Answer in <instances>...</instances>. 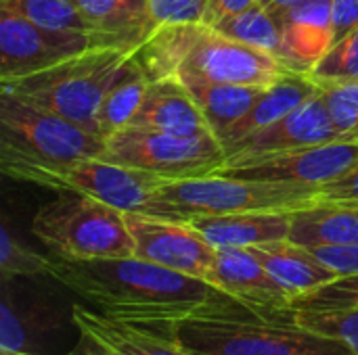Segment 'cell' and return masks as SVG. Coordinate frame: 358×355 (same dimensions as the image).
Returning a JSON list of instances; mask_svg holds the SVG:
<instances>
[{"label":"cell","mask_w":358,"mask_h":355,"mask_svg":"<svg viewBox=\"0 0 358 355\" xmlns=\"http://www.w3.org/2000/svg\"><path fill=\"white\" fill-rule=\"evenodd\" d=\"M50 278L84 305L117 320L159 328L222 297L206 280L178 274L138 257L63 259L52 255Z\"/></svg>","instance_id":"1"},{"label":"cell","mask_w":358,"mask_h":355,"mask_svg":"<svg viewBox=\"0 0 358 355\" xmlns=\"http://www.w3.org/2000/svg\"><path fill=\"white\" fill-rule=\"evenodd\" d=\"M157 331L191 355H355L346 345L304 328L296 310H262L222 297Z\"/></svg>","instance_id":"2"},{"label":"cell","mask_w":358,"mask_h":355,"mask_svg":"<svg viewBox=\"0 0 358 355\" xmlns=\"http://www.w3.org/2000/svg\"><path fill=\"white\" fill-rule=\"evenodd\" d=\"M132 50L96 46L44 71L0 82V92L57 113L96 132V111L109 88L124 75Z\"/></svg>","instance_id":"3"},{"label":"cell","mask_w":358,"mask_h":355,"mask_svg":"<svg viewBox=\"0 0 358 355\" xmlns=\"http://www.w3.org/2000/svg\"><path fill=\"white\" fill-rule=\"evenodd\" d=\"M319 199V188L241 180L222 174L166 180L153 195L147 216L187 222L197 216L248 211H294Z\"/></svg>","instance_id":"4"},{"label":"cell","mask_w":358,"mask_h":355,"mask_svg":"<svg viewBox=\"0 0 358 355\" xmlns=\"http://www.w3.org/2000/svg\"><path fill=\"white\" fill-rule=\"evenodd\" d=\"M34 236L63 259L132 257L134 241L126 213L96 199L61 192L42 205L31 220Z\"/></svg>","instance_id":"5"},{"label":"cell","mask_w":358,"mask_h":355,"mask_svg":"<svg viewBox=\"0 0 358 355\" xmlns=\"http://www.w3.org/2000/svg\"><path fill=\"white\" fill-rule=\"evenodd\" d=\"M105 138L57 113L2 92L0 167H63L80 159L103 157Z\"/></svg>","instance_id":"6"},{"label":"cell","mask_w":358,"mask_h":355,"mask_svg":"<svg viewBox=\"0 0 358 355\" xmlns=\"http://www.w3.org/2000/svg\"><path fill=\"white\" fill-rule=\"evenodd\" d=\"M2 172L21 182L96 199L124 213H147L155 190L166 182L155 174L113 163L105 157H88L63 167L13 165Z\"/></svg>","instance_id":"7"},{"label":"cell","mask_w":358,"mask_h":355,"mask_svg":"<svg viewBox=\"0 0 358 355\" xmlns=\"http://www.w3.org/2000/svg\"><path fill=\"white\" fill-rule=\"evenodd\" d=\"M103 157L164 180L212 176L227 163V153L214 134L176 136L138 126H128L109 136Z\"/></svg>","instance_id":"8"},{"label":"cell","mask_w":358,"mask_h":355,"mask_svg":"<svg viewBox=\"0 0 358 355\" xmlns=\"http://www.w3.org/2000/svg\"><path fill=\"white\" fill-rule=\"evenodd\" d=\"M357 165L358 140H334L281 153L227 159L216 174L241 180L323 188L350 174Z\"/></svg>","instance_id":"9"},{"label":"cell","mask_w":358,"mask_h":355,"mask_svg":"<svg viewBox=\"0 0 358 355\" xmlns=\"http://www.w3.org/2000/svg\"><path fill=\"white\" fill-rule=\"evenodd\" d=\"M285 73L287 69L275 54L203 25L193 50L178 71V77L210 84L271 88Z\"/></svg>","instance_id":"10"},{"label":"cell","mask_w":358,"mask_h":355,"mask_svg":"<svg viewBox=\"0 0 358 355\" xmlns=\"http://www.w3.org/2000/svg\"><path fill=\"white\" fill-rule=\"evenodd\" d=\"M103 46L94 36L52 31L0 8V82L44 71L88 48Z\"/></svg>","instance_id":"11"},{"label":"cell","mask_w":358,"mask_h":355,"mask_svg":"<svg viewBox=\"0 0 358 355\" xmlns=\"http://www.w3.org/2000/svg\"><path fill=\"white\" fill-rule=\"evenodd\" d=\"M128 230L134 241V257L210 282L216 249L187 222L126 213Z\"/></svg>","instance_id":"12"},{"label":"cell","mask_w":358,"mask_h":355,"mask_svg":"<svg viewBox=\"0 0 358 355\" xmlns=\"http://www.w3.org/2000/svg\"><path fill=\"white\" fill-rule=\"evenodd\" d=\"M73 324V305L52 295L17 289V280H2L0 352L42 355L40 347L55 341Z\"/></svg>","instance_id":"13"},{"label":"cell","mask_w":358,"mask_h":355,"mask_svg":"<svg viewBox=\"0 0 358 355\" xmlns=\"http://www.w3.org/2000/svg\"><path fill=\"white\" fill-rule=\"evenodd\" d=\"M334 140H346V138H342V134L336 130L323 92L319 88L310 98H306L292 113L229 144L224 153L227 159H239V157H256V155L281 153L302 146H315Z\"/></svg>","instance_id":"14"},{"label":"cell","mask_w":358,"mask_h":355,"mask_svg":"<svg viewBox=\"0 0 358 355\" xmlns=\"http://www.w3.org/2000/svg\"><path fill=\"white\" fill-rule=\"evenodd\" d=\"M73 324L82 341L105 355H191L157 328L109 318L82 303H73Z\"/></svg>","instance_id":"15"},{"label":"cell","mask_w":358,"mask_h":355,"mask_svg":"<svg viewBox=\"0 0 358 355\" xmlns=\"http://www.w3.org/2000/svg\"><path fill=\"white\" fill-rule=\"evenodd\" d=\"M279 61L287 71L308 75L334 44L331 0H302L279 19Z\"/></svg>","instance_id":"16"},{"label":"cell","mask_w":358,"mask_h":355,"mask_svg":"<svg viewBox=\"0 0 358 355\" xmlns=\"http://www.w3.org/2000/svg\"><path fill=\"white\" fill-rule=\"evenodd\" d=\"M210 285L252 308H292L289 295L275 282L252 249H216Z\"/></svg>","instance_id":"17"},{"label":"cell","mask_w":358,"mask_h":355,"mask_svg":"<svg viewBox=\"0 0 358 355\" xmlns=\"http://www.w3.org/2000/svg\"><path fill=\"white\" fill-rule=\"evenodd\" d=\"M130 126L151 128L176 136L212 134L197 100L178 75L149 82L145 100Z\"/></svg>","instance_id":"18"},{"label":"cell","mask_w":358,"mask_h":355,"mask_svg":"<svg viewBox=\"0 0 358 355\" xmlns=\"http://www.w3.org/2000/svg\"><path fill=\"white\" fill-rule=\"evenodd\" d=\"M214 249H250L289 239L292 211H248L187 220Z\"/></svg>","instance_id":"19"},{"label":"cell","mask_w":358,"mask_h":355,"mask_svg":"<svg viewBox=\"0 0 358 355\" xmlns=\"http://www.w3.org/2000/svg\"><path fill=\"white\" fill-rule=\"evenodd\" d=\"M250 249L258 255V259L262 262L266 272L275 278V282L289 295L292 303L298 297L308 295L310 291L338 278L327 266H323L313 255L310 249L296 245L289 239L250 247Z\"/></svg>","instance_id":"20"},{"label":"cell","mask_w":358,"mask_h":355,"mask_svg":"<svg viewBox=\"0 0 358 355\" xmlns=\"http://www.w3.org/2000/svg\"><path fill=\"white\" fill-rule=\"evenodd\" d=\"M289 241L306 249L358 243V205L315 201L292 211Z\"/></svg>","instance_id":"21"},{"label":"cell","mask_w":358,"mask_h":355,"mask_svg":"<svg viewBox=\"0 0 358 355\" xmlns=\"http://www.w3.org/2000/svg\"><path fill=\"white\" fill-rule=\"evenodd\" d=\"M107 46L134 50L149 36L147 0H76Z\"/></svg>","instance_id":"22"},{"label":"cell","mask_w":358,"mask_h":355,"mask_svg":"<svg viewBox=\"0 0 358 355\" xmlns=\"http://www.w3.org/2000/svg\"><path fill=\"white\" fill-rule=\"evenodd\" d=\"M317 90H319V86L308 75L287 71L279 82H275L271 88H266L262 92V96L256 100V105L252 107V111L220 138L222 149L241 140L248 134H254V132L279 121L281 117L292 113L296 107H300L306 98H310Z\"/></svg>","instance_id":"23"},{"label":"cell","mask_w":358,"mask_h":355,"mask_svg":"<svg viewBox=\"0 0 358 355\" xmlns=\"http://www.w3.org/2000/svg\"><path fill=\"white\" fill-rule=\"evenodd\" d=\"M201 27L203 23L162 25L132 50V59L149 82L178 75L201 33Z\"/></svg>","instance_id":"24"},{"label":"cell","mask_w":358,"mask_h":355,"mask_svg":"<svg viewBox=\"0 0 358 355\" xmlns=\"http://www.w3.org/2000/svg\"><path fill=\"white\" fill-rule=\"evenodd\" d=\"M182 80V77H180ZM197 100L212 134L220 140L237 121H241L266 88L210 84L201 80H182Z\"/></svg>","instance_id":"25"},{"label":"cell","mask_w":358,"mask_h":355,"mask_svg":"<svg viewBox=\"0 0 358 355\" xmlns=\"http://www.w3.org/2000/svg\"><path fill=\"white\" fill-rule=\"evenodd\" d=\"M147 86H149L147 75L132 59L124 75L103 96L101 107L96 111V134L101 138L107 140L109 136L132 123L145 100Z\"/></svg>","instance_id":"26"},{"label":"cell","mask_w":358,"mask_h":355,"mask_svg":"<svg viewBox=\"0 0 358 355\" xmlns=\"http://www.w3.org/2000/svg\"><path fill=\"white\" fill-rule=\"evenodd\" d=\"M0 8H8L44 29L94 36L103 46H107L86 21L76 0H0Z\"/></svg>","instance_id":"27"},{"label":"cell","mask_w":358,"mask_h":355,"mask_svg":"<svg viewBox=\"0 0 358 355\" xmlns=\"http://www.w3.org/2000/svg\"><path fill=\"white\" fill-rule=\"evenodd\" d=\"M220 33L245 42L250 46H256L260 50H266L275 56H279L281 50V29L279 21L273 17V13L258 0L245 10L220 21L214 25Z\"/></svg>","instance_id":"28"},{"label":"cell","mask_w":358,"mask_h":355,"mask_svg":"<svg viewBox=\"0 0 358 355\" xmlns=\"http://www.w3.org/2000/svg\"><path fill=\"white\" fill-rule=\"evenodd\" d=\"M52 255H40L27 249L2 222L0 226V276L2 280L10 278H50Z\"/></svg>","instance_id":"29"},{"label":"cell","mask_w":358,"mask_h":355,"mask_svg":"<svg viewBox=\"0 0 358 355\" xmlns=\"http://www.w3.org/2000/svg\"><path fill=\"white\" fill-rule=\"evenodd\" d=\"M329 117L346 140H358V80L319 84Z\"/></svg>","instance_id":"30"},{"label":"cell","mask_w":358,"mask_h":355,"mask_svg":"<svg viewBox=\"0 0 358 355\" xmlns=\"http://www.w3.org/2000/svg\"><path fill=\"white\" fill-rule=\"evenodd\" d=\"M296 318L304 328L336 339L342 345H346L352 354L358 355V310H334V312L296 310Z\"/></svg>","instance_id":"31"},{"label":"cell","mask_w":358,"mask_h":355,"mask_svg":"<svg viewBox=\"0 0 358 355\" xmlns=\"http://www.w3.org/2000/svg\"><path fill=\"white\" fill-rule=\"evenodd\" d=\"M308 77L317 86L329 82L358 80V27L327 50V54L315 65Z\"/></svg>","instance_id":"32"},{"label":"cell","mask_w":358,"mask_h":355,"mask_svg":"<svg viewBox=\"0 0 358 355\" xmlns=\"http://www.w3.org/2000/svg\"><path fill=\"white\" fill-rule=\"evenodd\" d=\"M294 310L306 312H334V310H358V274L336 278L308 295L298 297L292 303Z\"/></svg>","instance_id":"33"},{"label":"cell","mask_w":358,"mask_h":355,"mask_svg":"<svg viewBox=\"0 0 358 355\" xmlns=\"http://www.w3.org/2000/svg\"><path fill=\"white\" fill-rule=\"evenodd\" d=\"M149 33L162 25L176 23H203L208 0H147Z\"/></svg>","instance_id":"34"},{"label":"cell","mask_w":358,"mask_h":355,"mask_svg":"<svg viewBox=\"0 0 358 355\" xmlns=\"http://www.w3.org/2000/svg\"><path fill=\"white\" fill-rule=\"evenodd\" d=\"M313 255L327 266L338 278L358 274V243L355 245H325L313 247Z\"/></svg>","instance_id":"35"},{"label":"cell","mask_w":358,"mask_h":355,"mask_svg":"<svg viewBox=\"0 0 358 355\" xmlns=\"http://www.w3.org/2000/svg\"><path fill=\"white\" fill-rule=\"evenodd\" d=\"M319 201L358 205V165L344 178L319 188Z\"/></svg>","instance_id":"36"},{"label":"cell","mask_w":358,"mask_h":355,"mask_svg":"<svg viewBox=\"0 0 358 355\" xmlns=\"http://www.w3.org/2000/svg\"><path fill=\"white\" fill-rule=\"evenodd\" d=\"M331 23L336 44L358 27V0H331Z\"/></svg>","instance_id":"37"},{"label":"cell","mask_w":358,"mask_h":355,"mask_svg":"<svg viewBox=\"0 0 358 355\" xmlns=\"http://www.w3.org/2000/svg\"><path fill=\"white\" fill-rule=\"evenodd\" d=\"M258 0H208V13H206V21L203 25H218L220 21L245 10L248 6H252Z\"/></svg>","instance_id":"38"},{"label":"cell","mask_w":358,"mask_h":355,"mask_svg":"<svg viewBox=\"0 0 358 355\" xmlns=\"http://www.w3.org/2000/svg\"><path fill=\"white\" fill-rule=\"evenodd\" d=\"M271 13H273V17L275 19H279L281 15H285L289 8H294L296 4H300L302 0H260Z\"/></svg>","instance_id":"39"},{"label":"cell","mask_w":358,"mask_h":355,"mask_svg":"<svg viewBox=\"0 0 358 355\" xmlns=\"http://www.w3.org/2000/svg\"><path fill=\"white\" fill-rule=\"evenodd\" d=\"M86 343V341H84ZM67 355H105L103 352H99L96 347H92L90 343H86V347L84 349H76L73 354H67Z\"/></svg>","instance_id":"40"},{"label":"cell","mask_w":358,"mask_h":355,"mask_svg":"<svg viewBox=\"0 0 358 355\" xmlns=\"http://www.w3.org/2000/svg\"><path fill=\"white\" fill-rule=\"evenodd\" d=\"M0 355H34V354H10V352H0Z\"/></svg>","instance_id":"41"}]
</instances>
